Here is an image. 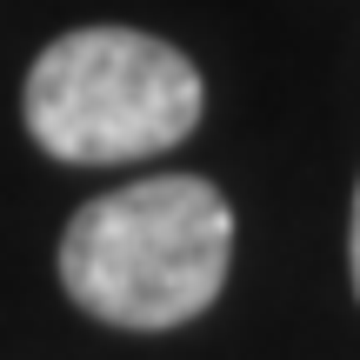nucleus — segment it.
<instances>
[{
	"label": "nucleus",
	"instance_id": "2",
	"mask_svg": "<svg viewBox=\"0 0 360 360\" xmlns=\"http://www.w3.org/2000/svg\"><path fill=\"white\" fill-rule=\"evenodd\" d=\"M27 134L67 167H114L180 147L207 87L180 47L134 27H74L27 74Z\"/></svg>",
	"mask_w": 360,
	"mask_h": 360
},
{
	"label": "nucleus",
	"instance_id": "1",
	"mask_svg": "<svg viewBox=\"0 0 360 360\" xmlns=\"http://www.w3.org/2000/svg\"><path fill=\"white\" fill-rule=\"evenodd\" d=\"M233 260V214L214 180L154 174L87 200L67 220L60 281L107 327H180L214 307Z\"/></svg>",
	"mask_w": 360,
	"mask_h": 360
},
{
	"label": "nucleus",
	"instance_id": "3",
	"mask_svg": "<svg viewBox=\"0 0 360 360\" xmlns=\"http://www.w3.org/2000/svg\"><path fill=\"white\" fill-rule=\"evenodd\" d=\"M347 260H354V294H360V187H354V233H347Z\"/></svg>",
	"mask_w": 360,
	"mask_h": 360
}]
</instances>
